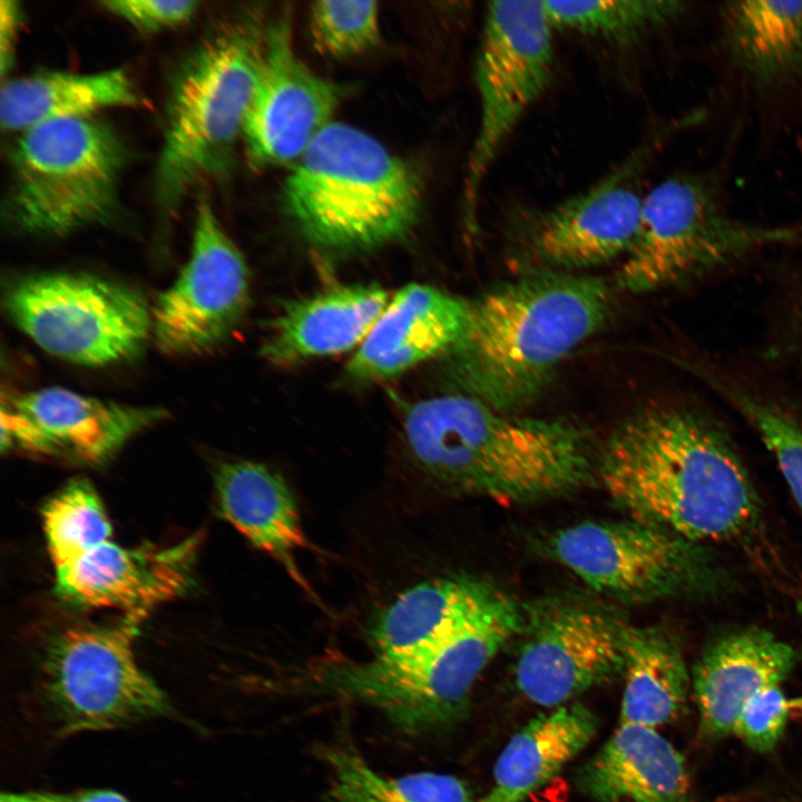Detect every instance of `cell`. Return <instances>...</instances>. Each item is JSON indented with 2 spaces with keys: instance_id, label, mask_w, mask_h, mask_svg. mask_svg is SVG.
I'll return each mask as SVG.
<instances>
[{
  "instance_id": "29",
  "label": "cell",
  "mask_w": 802,
  "mask_h": 802,
  "mask_svg": "<svg viewBox=\"0 0 802 802\" xmlns=\"http://www.w3.org/2000/svg\"><path fill=\"white\" fill-rule=\"evenodd\" d=\"M333 802H476L461 779L437 772L387 776L348 745L322 749Z\"/></svg>"
},
{
  "instance_id": "12",
  "label": "cell",
  "mask_w": 802,
  "mask_h": 802,
  "mask_svg": "<svg viewBox=\"0 0 802 802\" xmlns=\"http://www.w3.org/2000/svg\"><path fill=\"white\" fill-rule=\"evenodd\" d=\"M554 29L544 1L488 3L475 71L480 120L464 178L470 222L501 145L551 81Z\"/></svg>"
},
{
  "instance_id": "5",
  "label": "cell",
  "mask_w": 802,
  "mask_h": 802,
  "mask_svg": "<svg viewBox=\"0 0 802 802\" xmlns=\"http://www.w3.org/2000/svg\"><path fill=\"white\" fill-rule=\"evenodd\" d=\"M524 622L517 603L500 593L422 646L325 665L317 682L375 707L404 731L434 730L466 713L475 682Z\"/></svg>"
},
{
  "instance_id": "4",
  "label": "cell",
  "mask_w": 802,
  "mask_h": 802,
  "mask_svg": "<svg viewBox=\"0 0 802 802\" xmlns=\"http://www.w3.org/2000/svg\"><path fill=\"white\" fill-rule=\"evenodd\" d=\"M283 196L304 237L333 252L402 238L422 204L420 179L407 162L365 131L334 121L295 163Z\"/></svg>"
},
{
  "instance_id": "8",
  "label": "cell",
  "mask_w": 802,
  "mask_h": 802,
  "mask_svg": "<svg viewBox=\"0 0 802 802\" xmlns=\"http://www.w3.org/2000/svg\"><path fill=\"white\" fill-rule=\"evenodd\" d=\"M144 618L125 615L114 625L70 627L50 642L42 688L60 734L116 730L168 712L166 694L135 656Z\"/></svg>"
},
{
  "instance_id": "35",
  "label": "cell",
  "mask_w": 802,
  "mask_h": 802,
  "mask_svg": "<svg viewBox=\"0 0 802 802\" xmlns=\"http://www.w3.org/2000/svg\"><path fill=\"white\" fill-rule=\"evenodd\" d=\"M100 6L144 32H157L188 21L199 4L195 0H105Z\"/></svg>"
},
{
  "instance_id": "33",
  "label": "cell",
  "mask_w": 802,
  "mask_h": 802,
  "mask_svg": "<svg viewBox=\"0 0 802 802\" xmlns=\"http://www.w3.org/2000/svg\"><path fill=\"white\" fill-rule=\"evenodd\" d=\"M744 410L774 456L802 511V423L775 407L747 401Z\"/></svg>"
},
{
  "instance_id": "27",
  "label": "cell",
  "mask_w": 802,
  "mask_h": 802,
  "mask_svg": "<svg viewBox=\"0 0 802 802\" xmlns=\"http://www.w3.org/2000/svg\"><path fill=\"white\" fill-rule=\"evenodd\" d=\"M623 673L619 724L655 728L684 711L691 675L677 639L665 628L628 626Z\"/></svg>"
},
{
  "instance_id": "24",
  "label": "cell",
  "mask_w": 802,
  "mask_h": 802,
  "mask_svg": "<svg viewBox=\"0 0 802 802\" xmlns=\"http://www.w3.org/2000/svg\"><path fill=\"white\" fill-rule=\"evenodd\" d=\"M140 104L124 69L87 74L42 70L2 84L0 123L3 130L20 134L42 124L91 118L102 109Z\"/></svg>"
},
{
  "instance_id": "38",
  "label": "cell",
  "mask_w": 802,
  "mask_h": 802,
  "mask_svg": "<svg viewBox=\"0 0 802 802\" xmlns=\"http://www.w3.org/2000/svg\"><path fill=\"white\" fill-rule=\"evenodd\" d=\"M795 705L799 707L801 714H802V697L795 700Z\"/></svg>"
},
{
  "instance_id": "28",
  "label": "cell",
  "mask_w": 802,
  "mask_h": 802,
  "mask_svg": "<svg viewBox=\"0 0 802 802\" xmlns=\"http://www.w3.org/2000/svg\"><path fill=\"white\" fill-rule=\"evenodd\" d=\"M725 19L734 58L755 78L775 81L802 69V0L731 2Z\"/></svg>"
},
{
  "instance_id": "23",
  "label": "cell",
  "mask_w": 802,
  "mask_h": 802,
  "mask_svg": "<svg viewBox=\"0 0 802 802\" xmlns=\"http://www.w3.org/2000/svg\"><path fill=\"white\" fill-rule=\"evenodd\" d=\"M215 489L222 516L303 585L294 552L305 540L296 500L282 476L257 462H223Z\"/></svg>"
},
{
  "instance_id": "11",
  "label": "cell",
  "mask_w": 802,
  "mask_h": 802,
  "mask_svg": "<svg viewBox=\"0 0 802 802\" xmlns=\"http://www.w3.org/2000/svg\"><path fill=\"white\" fill-rule=\"evenodd\" d=\"M547 549L591 589L620 602L703 594L722 579L703 545L630 518L559 529Z\"/></svg>"
},
{
  "instance_id": "30",
  "label": "cell",
  "mask_w": 802,
  "mask_h": 802,
  "mask_svg": "<svg viewBox=\"0 0 802 802\" xmlns=\"http://www.w3.org/2000/svg\"><path fill=\"white\" fill-rule=\"evenodd\" d=\"M554 28L607 41L628 42L677 18L674 0L544 1Z\"/></svg>"
},
{
  "instance_id": "7",
  "label": "cell",
  "mask_w": 802,
  "mask_h": 802,
  "mask_svg": "<svg viewBox=\"0 0 802 802\" xmlns=\"http://www.w3.org/2000/svg\"><path fill=\"white\" fill-rule=\"evenodd\" d=\"M124 165L118 136L94 117L25 130L10 150L3 215L18 231L42 236L108 223L120 206Z\"/></svg>"
},
{
  "instance_id": "15",
  "label": "cell",
  "mask_w": 802,
  "mask_h": 802,
  "mask_svg": "<svg viewBox=\"0 0 802 802\" xmlns=\"http://www.w3.org/2000/svg\"><path fill=\"white\" fill-rule=\"evenodd\" d=\"M341 87L310 69L293 46L285 12L265 37L263 65L244 124L250 162L256 167L296 163L330 124Z\"/></svg>"
},
{
  "instance_id": "25",
  "label": "cell",
  "mask_w": 802,
  "mask_h": 802,
  "mask_svg": "<svg viewBox=\"0 0 802 802\" xmlns=\"http://www.w3.org/2000/svg\"><path fill=\"white\" fill-rule=\"evenodd\" d=\"M597 727V716L579 703L534 717L510 739L495 764L492 786L476 802H524L584 750Z\"/></svg>"
},
{
  "instance_id": "2",
  "label": "cell",
  "mask_w": 802,
  "mask_h": 802,
  "mask_svg": "<svg viewBox=\"0 0 802 802\" xmlns=\"http://www.w3.org/2000/svg\"><path fill=\"white\" fill-rule=\"evenodd\" d=\"M403 429L413 459L438 485L506 505L563 497L594 472L579 424L505 413L464 393L410 404Z\"/></svg>"
},
{
  "instance_id": "26",
  "label": "cell",
  "mask_w": 802,
  "mask_h": 802,
  "mask_svg": "<svg viewBox=\"0 0 802 802\" xmlns=\"http://www.w3.org/2000/svg\"><path fill=\"white\" fill-rule=\"evenodd\" d=\"M500 593L488 581L467 575L418 584L376 617L369 633L374 655L398 654L422 646L452 629Z\"/></svg>"
},
{
  "instance_id": "10",
  "label": "cell",
  "mask_w": 802,
  "mask_h": 802,
  "mask_svg": "<svg viewBox=\"0 0 802 802\" xmlns=\"http://www.w3.org/2000/svg\"><path fill=\"white\" fill-rule=\"evenodd\" d=\"M795 234L733 221L703 184L672 177L645 194L637 237L618 270L617 285L633 293L655 291Z\"/></svg>"
},
{
  "instance_id": "21",
  "label": "cell",
  "mask_w": 802,
  "mask_h": 802,
  "mask_svg": "<svg viewBox=\"0 0 802 802\" xmlns=\"http://www.w3.org/2000/svg\"><path fill=\"white\" fill-rule=\"evenodd\" d=\"M389 301L379 285L354 284L286 303L271 323L261 355L290 365L359 348Z\"/></svg>"
},
{
  "instance_id": "1",
  "label": "cell",
  "mask_w": 802,
  "mask_h": 802,
  "mask_svg": "<svg viewBox=\"0 0 802 802\" xmlns=\"http://www.w3.org/2000/svg\"><path fill=\"white\" fill-rule=\"evenodd\" d=\"M597 471L630 519L695 544L741 541L761 520L755 488L728 440L684 410L651 409L626 420Z\"/></svg>"
},
{
  "instance_id": "22",
  "label": "cell",
  "mask_w": 802,
  "mask_h": 802,
  "mask_svg": "<svg viewBox=\"0 0 802 802\" xmlns=\"http://www.w3.org/2000/svg\"><path fill=\"white\" fill-rule=\"evenodd\" d=\"M596 802H698L683 755L655 728L619 724L578 771Z\"/></svg>"
},
{
  "instance_id": "14",
  "label": "cell",
  "mask_w": 802,
  "mask_h": 802,
  "mask_svg": "<svg viewBox=\"0 0 802 802\" xmlns=\"http://www.w3.org/2000/svg\"><path fill=\"white\" fill-rule=\"evenodd\" d=\"M515 665L519 692L557 706L622 673L628 625L594 604L552 602L531 612Z\"/></svg>"
},
{
  "instance_id": "6",
  "label": "cell",
  "mask_w": 802,
  "mask_h": 802,
  "mask_svg": "<svg viewBox=\"0 0 802 802\" xmlns=\"http://www.w3.org/2000/svg\"><path fill=\"white\" fill-rule=\"evenodd\" d=\"M265 38L250 19L207 36L182 63L167 105L156 196L175 209L198 183L225 170L260 79Z\"/></svg>"
},
{
  "instance_id": "19",
  "label": "cell",
  "mask_w": 802,
  "mask_h": 802,
  "mask_svg": "<svg viewBox=\"0 0 802 802\" xmlns=\"http://www.w3.org/2000/svg\"><path fill=\"white\" fill-rule=\"evenodd\" d=\"M471 304L427 284L400 288L346 364L356 382L394 378L439 355L464 338Z\"/></svg>"
},
{
  "instance_id": "37",
  "label": "cell",
  "mask_w": 802,
  "mask_h": 802,
  "mask_svg": "<svg viewBox=\"0 0 802 802\" xmlns=\"http://www.w3.org/2000/svg\"><path fill=\"white\" fill-rule=\"evenodd\" d=\"M20 23V8L17 1H0V70L3 76L11 67L14 43Z\"/></svg>"
},
{
  "instance_id": "34",
  "label": "cell",
  "mask_w": 802,
  "mask_h": 802,
  "mask_svg": "<svg viewBox=\"0 0 802 802\" xmlns=\"http://www.w3.org/2000/svg\"><path fill=\"white\" fill-rule=\"evenodd\" d=\"M791 704L781 686L762 691L742 710L734 734L751 750L773 751L783 736Z\"/></svg>"
},
{
  "instance_id": "16",
  "label": "cell",
  "mask_w": 802,
  "mask_h": 802,
  "mask_svg": "<svg viewBox=\"0 0 802 802\" xmlns=\"http://www.w3.org/2000/svg\"><path fill=\"white\" fill-rule=\"evenodd\" d=\"M642 163V151L634 154L586 190L528 214L524 223L528 253L561 272L626 256L644 205Z\"/></svg>"
},
{
  "instance_id": "3",
  "label": "cell",
  "mask_w": 802,
  "mask_h": 802,
  "mask_svg": "<svg viewBox=\"0 0 802 802\" xmlns=\"http://www.w3.org/2000/svg\"><path fill=\"white\" fill-rule=\"evenodd\" d=\"M471 304L464 338L448 355L462 393L505 413L531 403L555 369L603 327L612 307L603 278L541 270L493 286Z\"/></svg>"
},
{
  "instance_id": "31",
  "label": "cell",
  "mask_w": 802,
  "mask_h": 802,
  "mask_svg": "<svg viewBox=\"0 0 802 802\" xmlns=\"http://www.w3.org/2000/svg\"><path fill=\"white\" fill-rule=\"evenodd\" d=\"M47 546L55 570L85 552L109 541L111 525L92 488L84 480H71L42 509Z\"/></svg>"
},
{
  "instance_id": "36",
  "label": "cell",
  "mask_w": 802,
  "mask_h": 802,
  "mask_svg": "<svg viewBox=\"0 0 802 802\" xmlns=\"http://www.w3.org/2000/svg\"><path fill=\"white\" fill-rule=\"evenodd\" d=\"M0 802H130L123 794L104 789L81 790L68 793L27 791L2 793Z\"/></svg>"
},
{
  "instance_id": "17",
  "label": "cell",
  "mask_w": 802,
  "mask_h": 802,
  "mask_svg": "<svg viewBox=\"0 0 802 802\" xmlns=\"http://www.w3.org/2000/svg\"><path fill=\"white\" fill-rule=\"evenodd\" d=\"M167 417L160 407L129 405L65 388H43L11 399L7 408L2 405L1 447L98 463Z\"/></svg>"
},
{
  "instance_id": "32",
  "label": "cell",
  "mask_w": 802,
  "mask_h": 802,
  "mask_svg": "<svg viewBox=\"0 0 802 802\" xmlns=\"http://www.w3.org/2000/svg\"><path fill=\"white\" fill-rule=\"evenodd\" d=\"M315 47L332 57H350L373 48L380 40L376 1H316L310 10Z\"/></svg>"
},
{
  "instance_id": "20",
  "label": "cell",
  "mask_w": 802,
  "mask_h": 802,
  "mask_svg": "<svg viewBox=\"0 0 802 802\" xmlns=\"http://www.w3.org/2000/svg\"><path fill=\"white\" fill-rule=\"evenodd\" d=\"M796 661V651L765 629L741 630L713 642L691 675L702 736L717 740L734 734L744 706L762 691L781 686Z\"/></svg>"
},
{
  "instance_id": "13",
  "label": "cell",
  "mask_w": 802,
  "mask_h": 802,
  "mask_svg": "<svg viewBox=\"0 0 802 802\" xmlns=\"http://www.w3.org/2000/svg\"><path fill=\"white\" fill-rule=\"evenodd\" d=\"M248 299L245 260L202 197L196 205L188 261L151 309L155 341L170 355L208 352L239 324Z\"/></svg>"
},
{
  "instance_id": "18",
  "label": "cell",
  "mask_w": 802,
  "mask_h": 802,
  "mask_svg": "<svg viewBox=\"0 0 802 802\" xmlns=\"http://www.w3.org/2000/svg\"><path fill=\"white\" fill-rule=\"evenodd\" d=\"M198 540L156 548L106 541L56 571L60 597L81 607L116 608L146 617L187 588Z\"/></svg>"
},
{
  "instance_id": "9",
  "label": "cell",
  "mask_w": 802,
  "mask_h": 802,
  "mask_svg": "<svg viewBox=\"0 0 802 802\" xmlns=\"http://www.w3.org/2000/svg\"><path fill=\"white\" fill-rule=\"evenodd\" d=\"M4 304L39 348L81 365L128 360L151 332V311L138 291L88 273L27 275L9 286Z\"/></svg>"
}]
</instances>
